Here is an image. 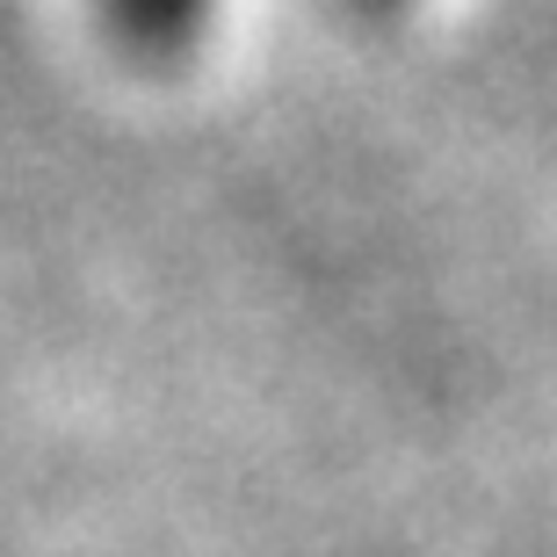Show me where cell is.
Returning a JSON list of instances; mask_svg holds the SVG:
<instances>
[{
  "label": "cell",
  "instance_id": "cell-1",
  "mask_svg": "<svg viewBox=\"0 0 557 557\" xmlns=\"http://www.w3.org/2000/svg\"><path fill=\"white\" fill-rule=\"evenodd\" d=\"M102 22L138 59H182L188 44L203 37L210 0H102Z\"/></svg>",
  "mask_w": 557,
  "mask_h": 557
}]
</instances>
